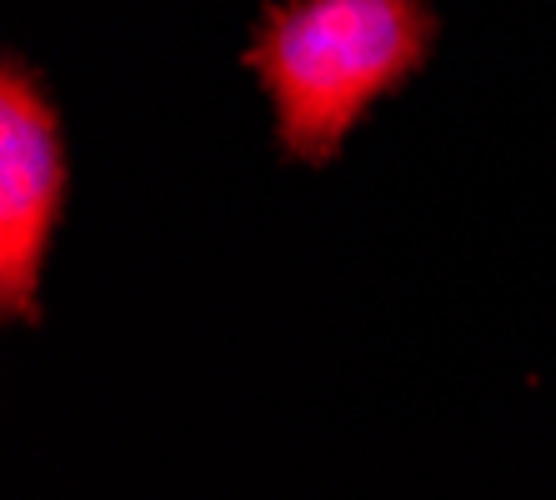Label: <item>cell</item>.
<instances>
[{
	"instance_id": "6da1fadb",
	"label": "cell",
	"mask_w": 556,
	"mask_h": 500,
	"mask_svg": "<svg viewBox=\"0 0 556 500\" xmlns=\"http://www.w3.org/2000/svg\"><path fill=\"white\" fill-rule=\"evenodd\" d=\"M431 46L427 0H281L261 11L247 65L271 95L281 151L326 166L366 105L406 86Z\"/></svg>"
},
{
	"instance_id": "7a4b0ae2",
	"label": "cell",
	"mask_w": 556,
	"mask_h": 500,
	"mask_svg": "<svg viewBox=\"0 0 556 500\" xmlns=\"http://www.w3.org/2000/svg\"><path fill=\"white\" fill-rule=\"evenodd\" d=\"M65 206V145L36 70L5 55L0 70V310L36 321L40 266Z\"/></svg>"
}]
</instances>
